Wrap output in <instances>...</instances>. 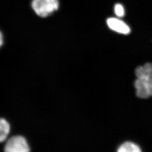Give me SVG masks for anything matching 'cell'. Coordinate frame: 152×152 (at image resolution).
<instances>
[{
    "mask_svg": "<svg viewBox=\"0 0 152 152\" xmlns=\"http://www.w3.org/2000/svg\"><path fill=\"white\" fill-rule=\"evenodd\" d=\"M117 152H142L140 147L132 141H125L121 144Z\"/></svg>",
    "mask_w": 152,
    "mask_h": 152,
    "instance_id": "obj_7",
    "label": "cell"
},
{
    "mask_svg": "<svg viewBox=\"0 0 152 152\" xmlns=\"http://www.w3.org/2000/svg\"><path fill=\"white\" fill-rule=\"evenodd\" d=\"M107 24L109 28L115 32L125 35L130 33V27L119 18H109L107 20Z\"/></svg>",
    "mask_w": 152,
    "mask_h": 152,
    "instance_id": "obj_3",
    "label": "cell"
},
{
    "mask_svg": "<svg viewBox=\"0 0 152 152\" xmlns=\"http://www.w3.org/2000/svg\"><path fill=\"white\" fill-rule=\"evenodd\" d=\"M135 74L136 78L152 85V63L138 66L135 70Z\"/></svg>",
    "mask_w": 152,
    "mask_h": 152,
    "instance_id": "obj_4",
    "label": "cell"
},
{
    "mask_svg": "<svg viewBox=\"0 0 152 152\" xmlns=\"http://www.w3.org/2000/svg\"><path fill=\"white\" fill-rule=\"evenodd\" d=\"M11 130L9 122L3 118H0V143L5 142Z\"/></svg>",
    "mask_w": 152,
    "mask_h": 152,
    "instance_id": "obj_6",
    "label": "cell"
},
{
    "mask_svg": "<svg viewBox=\"0 0 152 152\" xmlns=\"http://www.w3.org/2000/svg\"><path fill=\"white\" fill-rule=\"evenodd\" d=\"M114 14L118 18H122L125 15V9L121 4H116L114 7Z\"/></svg>",
    "mask_w": 152,
    "mask_h": 152,
    "instance_id": "obj_8",
    "label": "cell"
},
{
    "mask_svg": "<svg viewBox=\"0 0 152 152\" xmlns=\"http://www.w3.org/2000/svg\"><path fill=\"white\" fill-rule=\"evenodd\" d=\"M4 152H31L30 146L26 138L22 135H14L5 141Z\"/></svg>",
    "mask_w": 152,
    "mask_h": 152,
    "instance_id": "obj_2",
    "label": "cell"
},
{
    "mask_svg": "<svg viewBox=\"0 0 152 152\" xmlns=\"http://www.w3.org/2000/svg\"><path fill=\"white\" fill-rule=\"evenodd\" d=\"M3 43H4V37H3L2 33L0 31V48L2 46Z\"/></svg>",
    "mask_w": 152,
    "mask_h": 152,
    "instance_id": "obj_9",
    "label": "cell"
},
{
    "mask_svg": "<svg viewBox=\"0 0 152 152\" xmlns=\"http://www.w3.org/2000/svg\"><path fill=\"white\" fill-rule=\"evenodd\" d=\"M136 96L140 99H148L152 96V85L136 78L134 81Z\"/></svg>",
    "mask_w": 152,
    "mask_h": 152,
    "instance_id": "obj_5",
    "label": "cell"
},
{
    "mask_svg": "<svg viewBox=\"0 0 152 152\" xmlns=\"http://www.w3.org/2000/svg\"><path fill=\"white\" fill-rule=\"evenodd\" d=\"M59 6L58 0H33L32 7L38 16L45 18L56 11Z\"/></svg>",
    "mask_w": 152,
    "mask_h": 152,
    "instance_id": "obj_1",
    "label": "cell"
}]
</instances>
